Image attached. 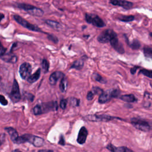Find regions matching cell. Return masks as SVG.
Returning a JSON list of instances; mask_svg holds the SVG:
<instances>
[{
	"mask_svg": "<svg viewBox=\"0 0 152 152\" xmlns=\"http://www.w3.org/2000/svg\"><path fill=\"white\" fill-rule=\"evenodd\" d=\"M25 142H29L33 144L34 146L39 147L43 145L45 141L44 139L36 135L26 134L18 137L15 144H23Z\"/></svg>",
	"mask_w": 152,
	"mask_h": 152,
	"instance_id": "1",
	"label": "cell"
},
{
	"mask_svg": "<svg viewBox=\"0 0 152 152\" xmlns=\"http://www.w3.org/2000/svg\"><path fill=\"white\" fill-rule=\"evenodd\" d=\"M58 105L56 102H49L36 104L33 108V113L35 115H39L49 111L58 110Z\"/></svg>",
	"mask_w": 152,
	"mask_h": 152,
	"instance_id": "2",
	"label": "cell"
},
{
	"mask_svg": "<svg viewBox=\"0 0 152 152\" xmlns=\"http://www.w3.org/2000/svg\"><path fill=\"white\" fill-rule=\"evenodd\" d=\"M131 122L135 128L140 131H148L152 129V124L145 120L134 118L131 119Z\"/></svg>",
	"mask_w": 152,
	"mask_h": 152,
	"instance_id": "3",
	"label": "cell"
},
{
	"mask_svg": "<svg viewBox=\"0 0 152 152\" xmlns=\"http://www.w3.org/2000/svg\"><path fill=\"white\" fill-rule=\"evenodd\" d=\"M13 18L17 23H18L19 24H20L24 28L28 29L29 30H31L33 31H36V32H43V31L38 26L31 24L28 21H27L26 19L23 18V17H21V16H20L18 15H17V14L14 15Z\"/></svg>",
	"mask_w": 152,
	"mask_h": 152,
	"instance_id": "4",
	"label": "cell"
},
{
	"mask_svg": "<svg viewBox=\"0 0 152 152\" xmlns=\"http://www.w3.org/2000/svg\"><path fill=\"white\" fill-rule=\"evenodd\" d=\"M85 20L87 23L91 24L93 26L99 28L104 27L106 26L104 21L96 14L86 13L85 14Z\"/></svg>",
	"mask_w": 152,
	"mask_h": 152,
	"instance_id": "5",
	"label": "cell"
},
{
	"mask_svg": "<svg viewBox=\"0 0 152 152\" xmlns=\"http://www.w3.org/2000/svg\"><path fill=\"white\" fill-rule=\"evenodd\" d=\"M116 33L112 29H106L103 31L98 36L97 40L101 43H106L109 42V41L114 37L117 36Z\"/></svg>",
	"mask_w": 152,
	"mask_h": 152,
	"instance_id": "6",
	"label": "cell"
},
{
	"mask_svg": "<svg viewBox=\"0 0 152 152\" xmlns=\"http://www.w3.org/2000/svg\"><path fill=\"white\" fill-rule=\"evenodd\" d=\"M84 119L93 122H107L115 119H119L107 115H89L84 118Z\"/></svg>",
	"mask_w": 152,
	"mask_h": 152,
	"instance_id": "7",
	"label": "cell"
},
{
	"mask_svg": "<svg viewBox=\"0 0 152 152\" xmlns=\"http://www.w3.org/2000/svg\"><path fill=\"white\" fill-rule=\"evenodd\" d=\"M10 97L11 100L14 103L18 102L21 99V94L19 89V86L18 82L15 79L13 81V84L12 86V89L10 94Z\"/></svg>",
	"mask_w": 152,
	"mask_h": 152,
	"instance_id": "8",
	"label": "cell"
},
{
	"mask_svg": "<svg viewBox=\"0 0 152 152\" xmlns=\"http://www.w3.org/2000/svg\"><path fill=\"white\" fill-rule=\"evenodd\" d=\"M31 66L28 62H24L20 66L19 74L22 79H27L31 74Z\"/></svg>",
	"mask_w": 152,
	"mask_h": 152,
	"instance_id": "9",
	"label": "cell"
},
{
	"mask_svg": "<svg viewBox=\"0 0 152 152\" xmlns=\"http://www.w3.org/2000/svg\"><path fill=\"white\" fill-rule=\"evenodd\" d=\"M110 44L112 48L120 54H123L125 52V49L122 44L119 41L118 36L113 37L110 41Z\"/></svg>",
	"mask_w": 152,
	"mask_h": 152,
	"instance_id": "10",
	"label": "cell"
},
{
	"mask_svg": "<svg viewBox=\"0 0 152 152\" xmlns=\"http://www.w3.org/2000/svg\"><path fill=\"white\" fill-rule=\"evenodd\" d=\"M110 4L116 5L119 6L124 8L125 10H128L132 8L133 3L126 0H110Z\"/></svg>",
	"mask_w": 152,
	"mask_h": 152,
	"instance_id": "11",
	"label": "cell"
},
{
	"mask_svg": "<svg viewBox=\"0 0 152 152\" xmlns=\"http://www.w3.org/2000/svg\"><path fill=\"white\" fill-rule=\"evenodd\" d=\"M88 135V131L86 127L83 126L80 128L78 134L77 141L80 144H83L85 143Z\"/></svg>",
	"mask_w": 152,
	"mask_h": 152,
	"instance_id": "12",
	"label": "cell"
},
{
	"mask_svg": "<svg viewBox=\"0 0 152 152\" xmlns=\"http://www.w3.org/2000/svg\"><path fill=\"white\" fill-rule=\"evenodd\" d=\"M65 77V75L63 72L61 71H55L53 72L49 77V81L51 85L56 84V82L59 80V79L63 78Z\"/></svg>",
	"mask_w": 152,
	"mask_h": 152,
	"instance_id": "13",
	"label": "cell"
},
{
	"mask_svg": "<svg viewBox=\"0 0 152 152\" xmlns=\"http://www.w3.org/2000/svg\"><path fill=\"white\" fill-rule=\"evenodd\" d=\"M106 148L110 152H134L132 150L129 149L126 147H115L111 144L107 145Z\"/></svg>",
	"mask_w": 152,
	"mask_h": 152,
	"instance_id": "14",
	"label": "cell"
},
{
	"mask_svg": "<svg viewBox=\"0 0 152 152\" xmlns=\"http://www.w3.org/2000/svg\"><path fill=\"white\" fill-rule=\"evenodd\" d=\"M112 98L111 94V90L106 91H103L99 96V102L100 103H105L110 100Z\"/></svg>",
	"mask_w": 152,
	"mask_h": 152,
	"instance_id": "15",
	"label": "cell"
},
{
	"mask_svg": "<svg viewBox=\"0 0 152 152\" xmlns=\"http://www.w3.org/2000/svg\"><path fill=\"white\" fill-rule=\"evenodd\" d=\"M0 58L4 61L7 62L12 63L14 64L17 61V57L16 55L12 53V52L10 53H5L2 56H0Z\"/></svg>",
	"mask_w": 152,
	"mask_h": 152,
	"instance_id": "16",
	"label": "cell"
},
{
	"mask_svg": "<svg viewBox=\"0 0 152 152\" xmlns=\"http://www.w3.org/2000/svg\"><path fill=\"white\" fill-rule=\"evenodd\" d=\"M5 129L10 136V138L12 140V141L15 143L19 137L16 129L12 127H7V128H5Z\"/></svg>",
	"mask_w": 152,
	"mask_h": 152,
	"instance_id": "17",
	"label": "cell"
},
{
	"mask_svg": "<svg viewBox=\"0 0 152 152\" xmlns=\"http://www.w3.org/2000/svg\"><path fill=\"white\" fill-rule=\"evenodd\" d=\"M45 23L49 26L50 27L52 28L53 29L57 30V31H59L60 30L62 29V26L61 24L56 21H53V20H46L45 21Z\"/></svg>",
	"mask_w": 152,
	"mask_h": 152,
	"instance_id": "18",
	"label": "cell"
},
{
	"mask_svg": "<svg viewBox=\"0 0 152 152\" xmlns=\"http://www.w3.org/2000/svg\"><path fill=\"white\" fill-rule=\"evenodd\" d=\"M124 36H125V40L126 41L127 44L128 45V46L131 49H132L134 50H137V49H138L140 48V46H141L140 42L137 39H134V40H133L132 41H131L130 42L128 40V37H126V36H125V34H124Z\"/></svg>",
	"mask_w": 152,
	"mask_h": 152,
	"instance_id": "19",
	"label": "cell"
},
{
	"mask_svg": "<svg viewBox=\"0 0 152 152\" xmlns=\"http://www.w3.org/2000/svg\"><path fill=\"white\" fill-rule=\"evenodd\" d=\"M40 73H41V69H40V68H39L34 74L30 75L27 78V81L29 83H33L36 82L39 78V77L40 76Z\"/></svg>",
	"mask_w": 152,
	"mask_h": 152,
	"instance_id": "20",
	"label": "cell"
},
{
	"mask_svg": "<svg viewBox=\"0 0 152 152\" xmlns=\"http://www.w3.org/2000/svg\"><path fill=\"white\" fill-rule=\"evenodd\" d=\"M119 98L122 100L126 102H128V103H134V102H136L137 101V98L132 94H124V95L121 96Z\"/></svg>",
	"mask_w": 152,
	"mask_h": 152,
	"instance_id": "21",
	"label": "cell"
},
{
	"mask_svg": "<svg viewBox=\"0 0 152 152\" xmlns=\"http://www.w3.org/2000/svg\"><path fill=\"white\" fill-rule=\"evenodd\" d=\"M27 12L31 15L36 17H42L44 14V11L42 9L36 7H34L33 8L28 11Z\"/></svg>",
	"mask_w": 152,
	"mask_h": 152,
	"instance_id": "22",
	"label": "cell"
},
{
	"mask_svg": "<svg viewBox=\"0 0 152 152\" xmlns=\"http://www.w3.org/2000/svg\"><path fill=\"white\" fill-rule=\"evenodd\" d=\"M84 61L83 58L75 61L70 66V68H74L77 70L81 69L84 66Z\"/></svg>",
	"mask_w": 152,
	"mask_h": 152,
	"instance_id": "23",
	"label": "cell"
},
{
	"mask_svg": "<svg viewBox=\"0 0 152 152\" xmlns=\"http://www.w3.org/2000/svg\"><path fill=\"white\" fill-rule=\"evenodd\" d=\"M67 86H68L67 78H65V77H64L63 78H61V81H60V84H59V86L61 91L62 92V93L65 92L66 89H67Z\"/></svg>",
	"mask_w": 152,
	"mask_h": 152,
	"instance_id": "24",
	"label": "cell"
},
{
	"mask_svg": "<svg viewBox=\"0 0 152 152\" xmlns=\"http://www.w3.org/2000/svg\"><path fill=\"white\" fill-rule=\"evenodd\" d=\"M117 18L123 22H130L132 21H134L135 20V17L134 15H119Z\"/></svg>",
	"mask_w": 152,
	"mask_h": 152,
	"instance_id": "25",
	"label": "cell"
},
{
	"mask_svg": "<svg viewBox=\"0 0 152 152\" xmlns=\"http://www.w3.org/2000/svg\"><path fill=\"white\" fill-rule=\"evenodd\" d=\"M143 53L144 56L147 59L152 60V48L148 46H145L143 48Z\"/></svg>",
	"mask_w": 152,
	"mask_h": 152,
	"instance_id": "26",
	"label": "cell"
},
{
	"mask_svg": "<svg viewBox=\"0 0 152 152\" xmlns=\"http://www.w3.org/2000/svg\"><path fill=\"white\" fill-rule=\"evenodd\" d=\"M41 65H42V68L43 69V72L47 73L49 71V62L46 59H43L42 61Z\"/></svg>",
	"mask_w": 152,
	"mask_h": 152,
	"instance_id": "27",
	"label": "cell"
},
{
	"mask_svg": "<svg viewBox=\"0 0 152 152\" xmlns=\"http://www.w3.org/2000/svg\"><path fill=\"white\" fill-rule=\"evenodd\" d=\"M93 78H94L96 81H98V82H99V83H100L104 84L105 83H106V80L104 78H103L99 74H98V73H94V74H93Z\"/></svg>",
	"mask_w": 152,
	"mask_h": 152,
	"instance_id": "28",
	"label": "cell"
},
{
	"mask_svg": "<svg viewBox=\"0 0 152 152\" xmlns=\"http://www.w3.org/2000/svg\"><path fill=\"white\" fill-rule=\"evenodd\" d=\"M140 73L143 74L144 75L152 78V70H148L146 69H142L140 70Z\"/></svg>",
	"mask_w": 152,
	"mask_h": 152,
	"instance_id": "29",
	"label": "cell"
},
{
	"mask_svg": "<svg viewBox=\"0 0 152 152\" xmlns=\"http://www.w3.org/2000/svg\"><path fill=\"white\" fill-rule=\"evenodd\" d=\"M48 39L53 42L54 43H57L58 42V39L56 36H55L53 34H48Z\"/></svg>",
	"mask_w": 152,
	"mask_h": 152,
	"instance_id": "30",
	"label": "cell"
},
{
	"mask_svg": "<svg viewBox=\"0 0 152 152\" xmlns=\"http://www.w3.org/2000/svg\"><path fill=\"white\" fill-rule=\"evenodd\" d=\"M111 94L112 96V98H116L119 96L120 94V91L117 90V89H114V90H111Z\"/></svg>",
	"mask_w": 152,
	"mask_h": 152,
	"instance_id": "31",
	"label": "cell"
},
{
	"mask_svg": "<svg viewBox=\"0 0 152 152\" xmlns=\"http://www.w3.org/2000/svg\"><path fill=\"white\" fill-rule=\"evenodd\" d=\"M91 91L94 94H101L103 91L100 88H99V87H93V88L91 90Z\"/></svg>",
	"mask_w": 152,
	"mask_h": 152,
	"instance_id": "32",
	"label": "cell"
},
{
	"mask_svg": "<svg viewBox=\"0 0 152 152\" xmlns=\"http://www.w3.org/2000/svg\"><path fill=\"white\" fill-rule=\"evenodd\" d=\"M0 103L3 106H6L8 104V100L5 98V97L0 94Z\"/></svg>",
	"mask_w": 152,
	"mask_h": 152,
	"instance_id": "33",
	"label": "cell"
},
{
	"mask_svg": "<svg viewBox=\"0 0 152 152\" xmlns=\"http://www.w3.org/2000/svg\"><path fill=\"white\" fill-rule=\"evenodd\" d=\"M67 102H68V101H67L66 99H62V100H61L60 104H59L61 108L62 109H65L66 108V107Z\"/></svg>",
	"mask_w": 152,
	"mask_h": 152,
	"instance_id": "34",
	"label": "cell"
},
{
	"mask_svg": "<svg viewBox=\"0 0 152 152\" xmlns=\"http://www.w3.org/2000/svg\"><path fill=\"white\" fill-rule=\"evenodd\" d=\"M7 51V49L5 48L1 44V42H0V56H2L3 55H4L6 53Z\"/></svg>",
	"mask_w": 152,
	"mask_h": 152,
	"instance_id": "35",
	"label": "cell"
},
{
	"mask_svg": "<svg viewBox=\"0 0 152 152\" xmlns=\"http://www.w3.org/2000/svg\"><path fill=\"white\" fill-rule=\"evenodd\" d=\"M71 103L72 106H78L79 100L75 98H72L71 100Z\"/></svg>",
	"mask_w": 152,
	"mask_h": 152,
	"instance_id": "36",
	"label": "cell"
},
{
	"mask_svg": "<svg viewBox=\"0 0 152 152\" xmlns=\"http://www.w3.org/2000/svg\"><path fill=\"white\" fill-rule=\"evenodd\" d=\"M94 94L91 91H89L88 93H87V99L88 100H91L93 99V97H94Z\"/></svg>",
	"mask_w": 152,
	"mask_h": 152,
	"instance_id": "37",
	"label": "cell"
},
{
	"mask_svg": "<svg viewBox=\"0 0 152 152\" xmlns=\"http://www.w3.org/2000/svg\"><path fill=\"white\" fill-rule=\"evenodd\" d=\"M58 144L61 145H64L65 142V139H64V137L62 135H60V137H59V141L58 142Z\"/></svg>",
	"mask_w": 152,
	"mask_h": 152,
	"instance_id": "38",
	"label": "cell"
},
{
	"mask_svg": "<svg viewBox=\"0 0 152 152\" xmlns=\"http://www.w3.org/2000/svg\"><path fill=\"white\" fill-rule=\"evenodd\" d=\"M139 68H140V67H139V66H135L134 67L130 69V72H131V73L132 75H134V74L135 73L136 71H137Z\"/></svg>",
	"mask_w": 152,
	"mask_h": 152,
	"instance_id": "39",
	"label": "cell"
},
{
	"mask_svg": "<svg viewBox=\"0 0 152 152\" xmlns=\"http://www.w3.org/2000/svg\"><path fill=\"white\" fill-rule=\"evenodd\" d=\"M5 138V134H2L0 135V145L4 142Z\"/></svg>",
	"mask_w": 152,
	"mask_h": 152,
	"instance_id": "40",
	"label": "cell"
},
{
	"mask_svg": "<svg viewBox=\"0 0 152 152\" xmlns=\"http://www.w3.org/2000/svg\"><path fill=\"white\" fill-rule=\"evenodd\" d=\"M37 152H53L52 150H40Z\"/></svg>",
	"mask_w": 152,
	"mask_h": 152,
	"instance_id": "41",
	"label": "cell"
},
{
	"mask_svg": "<svg viewBox=\"0 0 152 152\" xmlns=\"http://www.w3.org/2000/svg\"><path fill=\"white\" fill-rule=\"evenodd\" d=\"M4 15L2 13H0V23H1V20L4 18Z\"/></svg>",
	"mask_w": 152,
	"mask_h": 152,
	"instance_id": "42",
	"label": "cell"
},
{
	"mask_svg": "<svg viewBox=\"0 0 152 152\" xmlns=\"http://www.w3.org/2000/svg\"><path fill=\"white\" fill-rule=\"evenodd\" d=\"M12 152H21V151L20 150H18V149H15V150H13Z\"/></svg>",
	"mask_w": 152,
	"mask_h": 152,
	"instance_id": "43",
	"label": "cell"
},
{
	"mask_svg": "<svg viewBox=\"0 0 152 152\" xmlns=\"http://www.w3.org/2000/svg\"><path fill=\"white\" fill-rule=\"evenodd\" d=\"M83 37H89V35H87V36H85V35H84V36H83Z\"/></svg>",
	"mask_w": 152,
	"mask_h": 152,
	"instance_id": "44",
	"label": "cell"
},
{
	"mask_svg": "<svg viewBox=\"0 0 152 152\" xmlns=\"http://www.w3.org/2000/svg\"><path fill=\"white\" fill-rule=\"evenodd\" d=\"M150 36L152 37V33H151L150 34Z\"/></svg>",
	"mask_w": 152,
	"mask_h": 152,
	"instance_id": "45",
	"label": "cell"
},
{
	"mask_svg": "<svg viewBox=\"0 0 152 152\" xmlns=\"http://www.w3.org/2000/svg\"><path fill=\"white\" fill-rule=\"evenodd\" d=\"M0 80H1V77H0Z\"/></svg>",
	"mask_w": 152,
	"mask_h": 152,
	"instance_id": "46",
	"label": "cell"
}]
</instances>
